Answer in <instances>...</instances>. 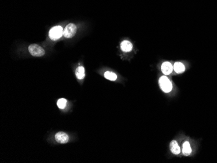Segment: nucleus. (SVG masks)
I'll use <instances>...</instances> for the list:
<instances>
[{"instance_id":"8","label":"nucleus","mask_w":217,"mask_h":163,"mask_svg":"<svg viewBox=\"0 0 217 163\" xmlns=\"http://www.w3.org/2000/svg\"><path fill=\"white\" fill-rule=\"evenodd\" d=\"M120 48L124 52H129L132 50L133 45L128 41H124L120 44Z\"/></svg>"},{"instance_id":"11","label":"nucleus","mask_w":217,"mask_h":163,"mask_svg":"<svg viewBox=\"0 0 217 163\" xmlns=\"http://www.w3.org/2000/svg\"><path fill=\"white\" fill-rule=\"evenodd\" d=\"M75 74H76L77 77L79 79V80H82L85 77V69L83 66H79L76 72H75Z\"/></svg>"},{"instance_id":"10","label":"nucleus","mask_w":217,"mask_h":163,"mask_svg":"<svg viewBox=\"0 0 217 163\" xmlns=\"http://www.w3.org/2000/svg\"><path fill=\"white\" fill-rule=\"evenodd\" d=\"M182 152H183V155H185V156H188L191 154L192 149H191L190 145L189 142L186 141V142H184V144L183 145Z\"/></svg>"},{"instance_id":"13","label":"nucleus","mask_w":217,"mask_h":163,"mask_svg":"<svg viewBox=\"0 0 217 163\" xmlns=\"http://www.w3.org/2000/svg\"><path fill=\"white\" fill-rule=\"evenodd\" d=\"M67 103V100H65V99H64V98L59 99L57 101V106L59 107V108L63 109V108H64L65 107H66Z\"/></svg>"},{"instance_id":"5","label":"nucleus","mask_w":217,"mask_h":163,"mask_svg":"<svg viewBox=\"0 0 217 163\" xmlns=\"http://www.w3.org/2000/svg\"><path fill=\"white\" fill-rule=\"evenodd\" d=\"M55 140L60 144H66L68 142L69 137L67 133L64 132H59L55 136Z\"/></svg>"},{"instance_id":"6","label":"nucleus","mask_w":217,"mask_h":163,"mask_svg":"<svg viewBox=\"0 0 217 163\" xmlns=\"http://www.w3.org/2000/svg\"><path fill=\"white\" fill-rule=\"evenodd\" d=\"M174 70L173 66L169 62H165L161 65V71L165 75H169Z\"/></svg>"},{"instance_id":"7","label":"nucleus","mask_w":217,"mask_h":163,"mask_svg":"<svg viewBox=\"0 0 217 163\" xmlns=\"http://www.w3.org/2000/svg\"><path fill=\"white\" fill-rule=\"evenodd\" d=\"M170 149L171 152L174 155H178L181 152L180 147L178 144V142L175 140H172L170 142Z\"/></svg>"},{"instance_id":"3","label":"nucleus","mask_w":217,"mask_h":163,"mask_svg":"<svg viewBox=\"0 0 217 163\" xmlns=\"http://www.w3.org/2000/svg\"><path fill=\"white\" fill-rule=\"evenodd\" d=\"M29 51L34 57H42L45 54L44 49L37 44H31L28 48Z\"/></svg>"},{"instance_id":"2","label":"nucleus","mask_w":217,"mask_h":163,"mask_svg":"<svg viewBox=\"0 0 217 163\" xmlns=\"http://www.w3.org/2000/svg\"><path fill=\"white\" fill-rule=\"evenodd\" d=\"M63 29L61 26L53 27L49 31V36L53 41H56L63 35Z\"/></svg>"},{"instance_id":"9","label":"nucleus","mask_w":217,"mask_h":163,"mask_svg":"<svg viewBox=\"0 0 217 163\" xmlns=\"http://www.w3.org/2000/svg\"><path fill=\"white\" fill-rule=\"evenodd\" d=\"M174 71L178 73H181L185 72V67L183 63L177 62L174 64V65L173 66Z\"/></svg>"},{"instance_id":"1","label":"nucleus","mask_w":217,"mask_h":163,"mask_svg":"<svg viewBox=\"0 0 217 163\" xmlns=\"http://www.w3.org/2000/svg\"><path fill=\"white\" fill-rule=\"evenodd\" d=\"M159 85L162 90L165 93L170 92L172 90V84L169 79L166 76H162L159 79Z\"/></svg>"},{"instance_id":"12","label":"nucleus","mask_w":217,"mask_h":163,"mask_svg":"<svg viewBox=\"0 0 217 163\" xmlns=\"http://www.w3.org/2000/svg\"><path fill=\"white\" fill-rule=\"evenodd\" d=\"M104 77L107 79L108 80L110 81H115L117 80V76L116 75V73L112 72H106L104 73Z\"/></svg>"},{"instance_id":"4","label":"nucleus","mask_w":217,"mask_h":163,"mask_svg":"<svg viewBox=\"0 0 217 163\" xmlns=\"http://www.w3.org/2000/svg\"><path fill=\"white\" fill-rule=\"evenodd\" d=\"M77 32V27L74 23H69L65 27L63 31V35L66 38L73 37Z\"/></svg>"}]
</instances>
